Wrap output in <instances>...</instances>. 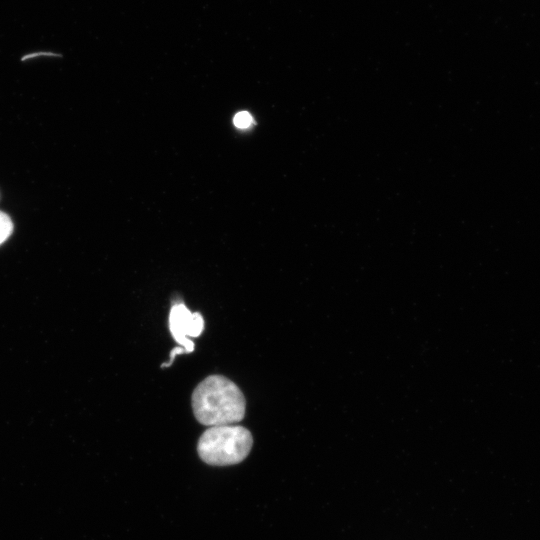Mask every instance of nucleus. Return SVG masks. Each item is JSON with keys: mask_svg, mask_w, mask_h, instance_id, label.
<instances>
[{"mask_svg": "<svg viewBox=\"0 0 540 540\" xmlns=\"http://www.w3.org/2000/svg\"><path fill=\"white\" fill-rule=\"evenodd\" d=\"M13 232V222L9 215L0 211V245L5 242Z\"/></svg>", "mask_w": 540, "mask_h": 540, "instance_id": "nucleus-4", "label": "nucleus"}, {"mask_svg": "<svg viewBox=\"0 0 540 540\" xmlns=\"http://www.w3.org/2000/svg\"><path fill=\"white\" fill-rule=\"evenodd\" d=\"M233 123L237 128L247 129L254 123V120L249 112L242 111L234 116Z\"/></svg>", "mask_w": 540, "mask_h": 540, "instance_id": "nucleus-5", "label": "nucleus"}, {"mask_svg": "<svg viewBox=\"0 0 540 540\" xmlns=\"http://www.w3.org/2000/svg\"><path fill=\"white\" fill-rule=\"evenodd\" d=\"M191 402L195 418L206 426L234 424L245 416L242 391L222 375H210L202 380L195 387Z\"/></svg>", "mask_w": 540, "mask_h": 540, "instance_id": "nucleus-1", "label": "nucleus"}, {"mask_svg": "<svg viewBox=\"0 0 540 540\" xmlns=\"http://www.w3.org/2000/svg\"><path fill=\"white\" fill-rule=\"evenodd\" d=\"M253 445L251 432L239 425L211 426L198 440L197 452L207 464L227 466L242 462Z\"/></svg>", "mask_w": 540, "mask_h": 540, "instance_id": "nucleus-2", "label": "nucleus"}, {"mask_svg": "<svg viewBox=\"0 0 540 540\" xmlns=\"http://www.w3.org/2000/svg\"><path fill=\"white\" fill-rule=\"evenodd\" d=\"M170 332L186 352L194 350V343L188 338L198 337L204 329V319L199 312L192 313L182 302L172 305L169 314Z\"/></svg>", "mask_w": 540, "mask_h": 540, "instance_id": "nucleus-3", "label": "nucleus"}, {"mask_svg": "<svg viewBox=\"0 0 540 540\" xmlns=\"http://www.w3.org/2000/svg\"><path fill=\"white\" fill-rule=\"evenodd\" d=\"M41 55H46V56H49V55H51V56H56L57 54H55V53H49V52H48V53H33V54L26 55L25 57L22 58V60L24 61V60H27V59H29V58H33V57L41 56Z\"/></svg>", "mask_w": 540, "mask_h": 540, "instance_id": "nucleus-6", "label": "nucleus"}]
</instances>
